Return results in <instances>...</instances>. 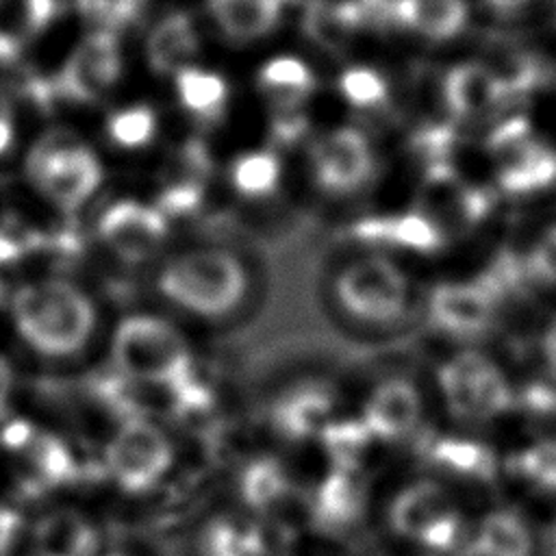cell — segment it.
Returning a JSON list of instances; mask_svg holds the SVG:
<instances>
[{
	"label": "cell",
	"mask_w": 556,
	"mask_h": 556,
	"mask_svg": "<svg viewBox=\"0 0 556 556\" xmlns=\"http://www.w3.org/2000/svg\"><path fill=\"white\" fill-rule=\"evenodd\" d=\"M98 304L76 282L43 276L11 295V321L24 345L48 361L80 356L98 330Z\"/></svg>",
	"instance_id": "1"
},
{
	"label": "cell",
	"mask_w": 556,
	"mask_h": 556,
	"mask_svg": "<svg viewBox=\"0 0 556 556\" xmlns=\"http://www.w3.org/2000/svg\"><path fill=\"white\" fill-rule=\"evenodd\" d=\"M154 291L178 317L219 324L248 306L252 278L232 252L191 248L169 256L156 269Z\"/></svg>",
	"instance_id": "2"
},
{
	"label": "cell",
	"mask_w": 556,
	"mask_h": 556,
	"mask_svg": "<svg viewBox=\"0 0 556 556\" xmlns=\"http://www.w3.org/2000/svg\"><path fill=\"white\" fill-rule=\"evenodd\" d=\"M111 363L130 387L172 393L195 371L191 343L180 324L161 313H130L111 337Z\"/></svg>",
	"instance_id": "3"
},
{
	"label": "cell",
	"mask_w": 556,
	"mask_h": 556,
	"mask_svg": "<svg viewBox=\"0 0 556 556\" xmlns=\"http://www.w3.org/2000/svg\"><path fill=\"white\" fill-rule=\"evenodd\" d=\"M330 300L339 317L363 330H387L410 311V282L384 254H365L345 263L332 278Z\"/></svg>",
	"instance_id": "4"
},
{
	"label": "cell",
	"mask_w": 556,
	"mask_h": 556,
	"mask_svg": "<svg viewBox=\"0 0 556 556\" xmlns=\"http://www.w3.org/2000/svg\"><path fill=\"white\" fill-rule=\"evenodd\" d=\"M391 534L428 552H452L463 541V515L437 480L421 478L400 486L387 504Z\"/></svg>",
	"instance_id": "5"
},
{
	"label": "cell",
	"mask_w": 556,
	"mask_h": 556,
	"mask_svg": "<svg viewBox=\"0 0 556 556\" xmlns=\"http://www.w3.org/2000/svg\"><path fill=\"white\" fill-rule=\"evenodd\" d=\"M104 471L128 493L156 489L176 463L165 428L146 415H128L115 424L104 445Z\"/></svg>",
	"instance_id": "6"
},
{
	"label": "cell",
	"mask_w": 556,
	"mask_h": 556,
	"mask_svg": "<svg viewBox=\"0 0 556 556\" xmlns=\"http://www.w3.org/2000/svg\"><path fill=\"white\" fill-rule=\"evenodd\" d=\"M437 378L447 410L460 421H486L515 406L502 369L480 352H458L439 367Z\"/></svg>",
	"instance_id": "7"
},
{
	"label": "cell",
	"mask_w": 556,
	"mask_h": 556,
	"mask_svg": "<svg viewBox=\"0 0 556 556\" xmlns=\"http://www.w3.org/2000/svg\"><path fill=\"white\" fill-rule=\"evenodd\" d=\"M489 150L497 185L510 195L541 193L556 182V150L526 119L500 124Z\"/></svg>",
	"instance_id": "8"
},
{
	"label": "cell",
	"mask_w": 556,
	"mask_h": 556,
	"mask_svg": "<svg viewBox=\"0 0 556 556\" xmlns=\"http://www.w3.org/2000/svg\"><path fill=\"white\" fill-rule=\"evenodd\" d=\"M0 445L11 456L15 491L24 497L54 491L74 473V456L61 437L26 419L7 421L0 430Z\"/></svg>",
	"instance_id": "9"
},
{
	"label": "cell",
	"mask_w": 556,
	"mask_h": 556,
	"mask_svg": "<svg viewBox=\"0 0 556 556\" xmlns=\"http://www.w3.org/2000/svg\"><path fill=\"white\" fill-rule=\"evenodd\" d=\"M30 169L41 191L63 211L78 208L102 178L96 156L74 143H43Z\"/></svg>",
	"instance_id": "10"
},
{
	"label": "cell",
	"mask_w": 556,
	"mask_h": 556,
	"mask_svg": "<svg viewBox=\"0 0 556 556\" xmlns=\"http://www.w3.org/2000/svg\"><path fill=\"white\" fill-rule=\"evenodd\" d=\"M500 302L478 278L473 282H443L432 289L428 315L445 334L476 339L493 330Z\"/></svg>",
	"instance_id": "11"
},
{
	"label": "cell",
	"mask_w": 556,
	"mask_h": 556,
	"mask_svg": "<svg viewBox=\"0 0 556 556\" xmlns=\"http://www.w3.org/2000/svg\"><path fill=\"white\" fill-rule=\"evenodd\" d=\"M104 245L124 263H143L161 250L167 224L159 208L124 200L104 211L98 222Z\"/></svg>",
	"instance_id": "12"
},
{
	"label": "cell",
	"mask_w": 556,
	"mask_h": 556,
	"mask_svg": "<svg viewBox=\"0 0 556 556\" xmlns=\"http://www.w3.org/2000/svg\"><path fill=\"white\" fill-rule=\"evenodd\" d=\"M489 195L478 187L467 185L447 163L430 167L424 191L421 211L430 217L439 230H465L482 222L489 213Z\"/></svg>",
	"instance_id": "13"
},
{
	"label": "cell",
	"mask_w": 556,
	"mask_h": 556,
	"mask_svg": "<svg viewBox=\"0 0 556 556\" xmlns=\"http://www.w3.org/2000/svg\"><path fill=\"white\" fill-rule=\"evenodd\" d=\"M424 413L421 393L404 378H389L367 393L356 417L378 443L404 441L415 434Z\"/></svg>",
	"instance_id": "14"
},
{
	"label": "cell",
	"mask_w": 556,
	"mask_h": 556,
	"mask_svg": "<svg viewBox=\"0 0 556 556\" xmlns=\"http://www.w3.org/2000/svg\"><path fill=\"white\" fill-rule=\"evenodd\" d=\"M122 56L117 39L109 30L87 35L72 52L59 76V91L72 100L100 98L119 76Z\"/></svg>",
	"instance_id": "15"
},
{
	"label": "cell",
	"mask_w": 556,
	"mask_h": 556,
	"mask_svg": "<svg viewBox=\"0 0 556 556\" xmlns=\"http://www.w3.org/2000/svg\"><path fill=\"white\" fill-rule=\"evenodd\" d=\"M276 523L250 510L224 513L200 532V556H280Z\"/></svg>",
	"instance_id": "16"
},
{
	"label": "cell",
	"mask_w": 556,
	"mask_h": 556,
	"mask_svg": "<svg viewBox=\"0 0 556 556\" xmlns=\"http://www.w3.org/2000/svg\"><path fill=\"white\" fill-rule=\"evenodd\" d=\"M30 556H102L100 528L83 508H50L30 530Z\"/></svg>",
	"instance_id": "17"
},
{
	"label": "cell",
	"mask_w": 556,
	"mask_h": 556,
	"mask_svg": "<svg viewBox=\"0 0 556 556\" xmlns=\"http://www.w3.org/2000/svg\"><path fill=\"white\" fill-rule=\"evenodd\" d=\"M313 167L328 191H352L367 180L371 154L365 137L352 128L334 130L313 146Z\"/></svg>",
	"instance_id": "18"
},
{
	"label": "cell",
	"mask_w": 556,
	"mask_h": 556,
	"mask_svg": "<svg viewBox=\"0 0 556 556\" xmlns=\"http://www.w3.org/2000/svg\"><path fill=\"white\" fill-rule=\"evenodd\" d=\"M337 404L330 389L319 384H304L287 393L274 410L276 428L293 441L321 439L326 428L337 421Z\"/></svg>",
	"instance_id": "19"
},
{
	"label": "cell",
	"mask_w": 556,
	"mask_h": 556,
	"mask_svg": "<svg viewBox=\"0 0 556 556\" xmlns=\"http://www.w3.org/2000/svg\"><path fill=\"white\" fill-rule=\"evenodd\" d=\"M447 109L460 119H478L495 111L506 98L495 74L484 63H460L443 80Z\"/></svg>",
	"instance_id": "20"
},
{
	"label": "cell",
	"mask_w": 556,
	"mask_h": 556,
	"mask_svg": "<svg viewBox=\"0 0 556 556\" xmlns=\"http://www.w3.org/2000/svg\"><path fill=\"white\" fill-rule=\"evenodd\" d=\"M467 15V0H393V17L428 39L456 37Z\"/></svg>",
	"instance_id": "21"
},
{
	"label": "cell",
	"mask_w": 556,
	"mask_h": 556,
	"mask_svg": "<svg viewBox=\"0 0 556 556\" xmlns=\"http://www.w3.org/2000/svg\"><path fill=\"white\" fill-rule=\"evenodd\" d=\"M363 22L361 9L352 0H313L304 13V33L321 48L341 52L356 26Z\"/></svg>",
	"instance_id": "22"
},
{
	"label": "cell",
	"mask_w": 556,
	"mask_h": 556,
	"mask_svg": "<svg viewBox=\"0 0 556 556\" xmlns=\"http://www.w3.org/2000/svg\"><path fill=\"white\" fill-rule=\"evenodd\" d=\"M356 232L365 239L389 241L417 252H434L443 245L445 235L424 213H404L397 217L367 219L356 226Z\"/></svg>",
	"instance_id": "23"
},
{
	"label": "cell",
	"mask_w": 556,
	"mask_h": 556,
	"mask_svg": "<svg viewBox=\"0 0 556 556\" xmlns=\"http://www.w3.org/2000/svg\"><path fill=\"white\" fill-rule=\"evenodd\" d=\"M54 0H0V59H13L54 15Z\"/></svg>",
	"instance_id": "24"
},
{
	"label": "cell",
	"mask_w": 556,
	"mask_h": 556,
	"mask_svg": "<svg viewBox=\"0 0 556 556\" xmlns=\"http://www.w3.org/2000/svg\"><path fill=\"white\" fill-rule=\"evenodd\" d=\"M198 50V35L193 22L187 13H172L163 17L150 39H148V56L150 65L159 72H178L187 67L189 59Z\"/></svg>",
	"instance_id": "25"
},
{
	"label": "cell",
	"mask_w": 556,
	"mask_h": 556,
	"mask_svg": "<svg viewBox=\"0 0 556 556\" xmlns=\"http://www.w3.org/2000/svg\"><path fill=\"white\" fill-rule=\"evenodd\" d=\"M532 532L515 510L486 515L473 539L476 556H532Z\"/></svg>",
	"instance_id": "26"
},
{
	"label": "cell",
	"mask_w": 556,
	"mask_h": 556,
	"mask_svg": "<svg viewBox=\"0 0 556 556\" xmlns=\"http://www.w3.org/2000/svg\"><path fill=\"white\" fill-rule=\"evenodd\" d=\"M280 2L282 0H208V7L228 37L256 39L276 26Z\"/></svg>",
	"instance_id": "27"
},
{
	"label": "cell",
	"mask_w": 556,
	"mask_h": 556,
	"mask_svg": "<svg viewBox=\"0 0 556 556\" xmlns=\"http://www.w3.org/2000/svg\"><path fill=\"white\" fill-rule=\"evenodd\" d=\"M430 460L454 476L473 478L480 482L493 480L497 473L495 454L478 441L458 439V437H441L430 445Z\"/></svg>",
	"instance_id": "28"
},
{
	"label": "cell",
	"mask_w": 556,
	"mask_h": 556,
	"mask_svg": "<svg viewBox=\"0 0 556 556\" xmlns=\"http://www.w3.org/2000/svg\"><path fill=\"white\" fill-rule=\"evenodd\" d=\"M263 91L280 109L300 104L315 87L311 70L295 56H276L258 74Z\"/></svg>",
	"instance_id": "29"
},
{
	"label": "cell",
	"mask_w": 556,
	"mask_h": 556,
	"mask_svg": "<svg viewBox=\"0 0 556 556\" xmlns=\"http://www.w3.org/2000/svg\"><path fill=\"white\" fill-rule=\"evenodd\" d=\"M176 91L182 106L202 119H215L228 96V87L219 74L195 67L176 72Z\"/></svg>",
	"instance_id": "30"
},
{
	"label": "cell",
	"mask_w": 556,
	"mask_h": 556,
	"mask_svg": "<svg viewBox=\"0 0 556 556\" xmlns=\"http://www.w3.org/2000/svg\"><path fill=\"white\" fill-rule=\"evenodd\" d=\"M230 178L243 195H267L278 185L280 163L271 152H248L235 161Z\"/></svg>",
	"instance_id": "31"
},
{
	"label": "cell",
	"mask_w": 556,
	"mask_h": 556,
	"mask_svg": "<svg viewBox=\"0 0 556 556\" xmlns=\"http://www.w3.org/2000/svg\"><path fill=\"white\" fill-rule=\"evenodd\" d=\"M508 469L534 489L556 493V439H545L513 454Z\"/></svg>",
	"instance_id": "32"
},
{
	"label": "cell",
	"mask_w": 556,
	"mask_h": 556,
	"mask_svg": "<svg viewBox=\"0 0 556 556\" xmlns=\"http://www.w3.org/2000/svg\"><path fill=\"white\" fill-rule=\"evenodd\" d=\"M109 137L124 148H139L150 143L156 130V117L150 106H128L109 117Z\"/></svg>",
	"instance_id": "33"
},
{
	"label": "cell",
	"mask_w": 556,
	"mask_h": 556,
	"mask_svg": "<svg viewBox=\"0 0 556 556\" xmlns=\"http://www.w3.org/2000/svg\"><path fill=\"white\" fill-rule=\"evenodd\" d=\"M339 85L341 93L354 106H376L387 98L384 78L369 67H350L348 72H343Z\"/></svg>",
	"instance_id": "34"
},
{
	"label": "cell",
	"mask_w": 556,
	"mask_h": 556,
	"mask_svg": "<svg viewBox=\"0 0 556 556\" xmlns=\"http://www.w3.org/2000/svg\"><path fill=\"white\" fill-rule=\"evenodd\" d=\"M80 2L85 13L98 20L100 24H104L106 28H115L132 22L146 4V0H80Z\"/></svg>",
	"instance_id": "35"
},
{
	"label": "cell",
	"mask_w": 556,
	"mask_h": 556,
	"mask_svg": "<svg viewBox=\"0 0 556 556\" xmlns=\"http://www.w3.org/2000/svg\"><path fill=\"white\" fill-rule=\"evenodd\" d=\"M534 280L556 285V226L547 228L526 261Z\"/></svg>",
	"instance_id": "36"
},
{
	"label": "cell",
	"mask_w": 556,
	"mask_h": 556,
	"mask_svg": "<svg viewBox=\"0 0 556 556\" xmlns=\"http://www.w3.org/2000/svg\"><path fill=\"white\" fill-rule=\"evenodd\" d=\"M20 532V515L15 508L0 502V556L11 547Z\"/></svg>",
	"instance_id": "37"
},
{
	"label": "cell",
	"mask_w": 556,
	"mask_h": 556,
	"mask_svg": "<svg viewBox=\"0 0 556 556\" xmlns=\"http://www.w3.org/2000/svg\"><path fill=\"white\" fill-rule=\"evenodd\" d=\"M539 0H484V4L495 13V15H517L526 9H530Z\"/></svg>",
	"instance_id": "38"
},
{
	"label": "cell",
	"mask_w": 556,
	"mask_h": 556,
	"mask_svg": "<svg viewBox=\"0 0 556 556\" xmlns=\"http://www.w3.org/2000/svg\"><path fill=\"white\" fill-rule=\"evenodd\" d=\"M543 356H545L549 374L556 378V319L547 326V330L543 334Z\"/></svg>",
	"instance_id": "39"
},
{
	"label": "cell",
	"mask_w": 556,
	"mask_h": 556,
	"mask_svg": "<svg viewBox=\"0 0 556 556\" xmlns=\"http://www.w3.org/2000/svg\"><path fill=\"white\" fill-rule=\"evenodd\" d=\"M11 387H13V376H11V367L7 365V361L0 356V419L4 415L9 395H11Z\"/></svg>",
	"instance_id": "40"
},
{
	"label": "cell",
	"mask_w": 556,
	"mask_h": 556,
	"mask_svg": "<svg viewBox=\"0 0 556 556\" xmlns=\"http://www.w3.org/2000/svg\"><path fill=\"white\" fill-rule=\"evenodd\" d=\"M11 139H13L11 122H9V117L0 111V154L11 146Z\"/></svg>",
	"instance_id": "41"
},
{
	"label": "cell",
	"mask_w": 556,
	"mask_h": 556,
	"mask_svg": "<svg viewBox=\"0 0 556 556\" xmlns=\"http://www.w3.org/2000/svg\"><path fill=\"white\" fill-rule=\"evenodd\" d=\"M549 552L552 556H556V528L552 530V541H549Z\"/></svg>",
	"instance_id": "42"
},
{
	"label": "cell",
	"mask_w": 556,
	"mask_h": 556,
	"mask_svg": "<svg viewBox=\"0 0 556 556\" xmlns=\"http://www.w3.org/2000/svg\"><path fill=\"white\" fill-rule=\"evenodd\" d=\"M102 556H124V554H113V552H109V554H102Z\"/></svg>",
	"instance_id": "43"
}]
</instances>
